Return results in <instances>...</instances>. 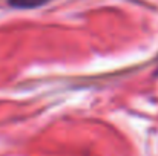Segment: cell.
<instances>
[{"label": "cell", "mask_w": 158, "mask_h": 156, "mask_svg": "<svg viewBox=\"0 0 158 156\" xmlns=\"http://www.w3.org/2000/svg\"><path fill=\"white\" fill-rule=\"evenodd\" d=\"M52 0H8V5L15 9H35Z\"/></svg>", "instance_id": "6da1fadb"}]
</instances>
